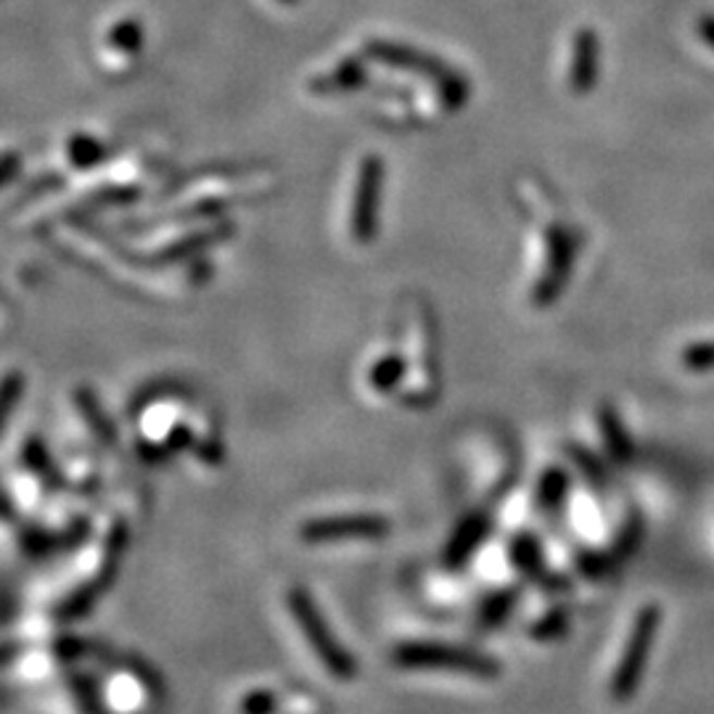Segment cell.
<instances>
[{
    "label": "cell",
    "instance_id": "3957f363",
    "mask_svg": "<svg viewBox=\"0 0 714 714\" xmlns=\"http://www.w3.org/2000/svg\"><path fill=\"white\" fill-rule=\"evenodd\" d=\"M286 603L292 617L297 619L301 636L307 638L310 649L316 651V656L320 658V664H323L331 675L338 677V680H349V677H355L357 664L353 654H349V651L334 638V632H331V627L325 625L323 614H320L316 601L310 599V593H307L305 588H292L288 590Z\"/></svg>",
    "mask_w": 714,
    "mask_h": 714
},
{
    "label": "cell",
    "instance_id": "277c9868",
    "mask_svg": "<svg viewBox=\"0 0 714 714\" xmlns=\"http://www.w3.org/2000/svg\"><path fill=\"white\" fill-rule=\"evenodd\" d=\"M368 53H371L373 59L384 61V64L403 66V70L418 72V75H427L429 79H434V83H440L442 96H445L447 101L453 103V107L464 103L466 94H469V90H466V85H464V79L455 77L453 72L447 70V66H442L434 57L418 53L408 46H392V42L373 40V42H368Z\"/></svg>",
    "mask_w": 714,
    "mask_h": 714
},
{
    "label": "cell",
    "instance_id": "5b68a950",
    "mask_svg": "<svg viewBox=\"0 0 714 714\" xmlns=\"http://www.w3.org/2000/svg\"><path fill=\"white\" fill-rule=\"evenodd\" d=\"M390 532V521L381 516H329L301 525L299 534L305 543H344V540H381Z\"/></svg>",
    "mask_w": 714,
    "mask_h": 714
},
{
    "label": "cell",
    "instance_id": "2e32d148",
    "mask_svg": "<svg viewBox=\"0 0 714 714\" xmlns=\"http://www.w3.org/2000/svg\"><path fill=\"white\" fill-rule=\"evenodd\" d=\"M403 362L397 360V357H384V360L377 362V368H373L371 373V381L377 390H392V386L397 384L399 377H403Z\"/></svg>",
    "mask_w": 714,
    "mask_h": 714
},
{
    "label": "cell",
    "instance_id": "9c48e42d",
    "mask_svg": "<svg viewBox=\"0 0 714 714\" xmlns=\"http://www.w3.org/2000/svg\"><path fill=\"white\" fill-rule=\"evenodd\" d=\"M488 532H490V521L484 519L482 514H473L469 519L460 521V527L453 532L451 543L445 545L442 564H445L447 569H460L464 564H469L473 553H477V547L482 545L484 538H488Z\"/></svg>",
    "mask_w": 714,
    "mask_h": 714
},
{
    "label": "cell",
    "instance_id": "ac0fdd59",
    "mask_svg": "<svg viewBox=\"0 0 714 714\" xmlns=\"http://www.w3.org/2000/svg\"><path fill=\"white\" fill-rule=\"evenodd\" d=\"M98 157H101V149H98L90 138H79L72 144V159H75L79 168H85V164H94Z\"/></svg>",
    "mask_w": 714,
    "mask_h": 714
},
{
    "label": "cell",
    "instance_id": "9a60e30c",
    "mask_svg": "<svg viewBox=\"0 0 714 714\" xmlns=\"http://www.w3.org/2000/svg\"><path fill=\"white\" fill-rule=\"evenodd\" d=\"M682 366L688 368V371H712L714 368V342H699V344H691V347L686 349V353L680 355Z\"/></svg>",
    "mask_w": 714,
    "mask_h": 714
},
{
    "label": "cell",
    "instance_id": "d6986e66",
    "mask_svg": "<svg viewBox=\"0 0 714 714\" xmlns=\"http://www.w3.org/2000/svg\"><path fill=\"white\" fill-rule=\"evenodd\" d=\"M695 29H699L701 40H704L706 46H710L714 51V16H701L699 27H695Z\"/></svg>",
    "mask_w": 714,
    "mask_h": 714
},
{
    "label": "cell",
    "instance_id": "30bf717a",
    "mask_svg": "<svg viewBox=\"0 0 714 714\" xmlns=\"http://www.w3.org/2000/svg\"><path fill=\"white\" fill-rule=\"evenodd\" d=\"M510 562L519 571L532 577V580H543V551H540V543L532 538V534H521L510 543Z\"/></svg>",
    "mask_w": 714,
    "mask_h": 714
},
{
    "label": "cell",
    "instance_id": "7a4b0ae2",
    "mask_svg": "<svg viewBox=\"0 0 714 714\" xmlns=\"http://www.w3.org/2000/svg\"><path fill=\"white\" fill-rule=\"evenodd\" d=\"M658 627H662V608L654 606V603L640 608L636 621H632L630 636H627L625 649H621L617 669L612 675V686H608V693L619 704H625V701H630L638 693L645 667H649V654L654 649Z\"/></svg>",
    "mask_w": 714,
    "mask_h": 714
},
{
    "label": "cell",
    "instance_id": "8fae6325",
    "mask_svg": "<svg viewBox=\"0 0 714 714\" xmlns=\"http://www.w3.org/2000/svg\"><path fill=\"white\" fill-rule=\"evenodd\" d=\"M516 603H519V590L514 588L490 595V599L484 601V606L479 608V625H482L484 630H495V627H501L503 621L510 617Z\"/></svg>",
    "mask_w": 714,
    "mask_h": 714
},
{
    "label": "cell",
    "instance_id": "e0dca14e",
    "mask_svg": "<svg viewBox=\"0 0 714 714\" xmlns=\"http://www.w3.org/2000/svg\"><path fill=\"white\" fill-rule=\"evenodd\" d=\"M275 712V695L264 688L249 691L242 699V714H273Z\"/></svg>",
    "mask_w": 714,
    "mask_h": 714
},
{
    "label": "cell",
    "instance_id": "5bb4252c",
    "mask_svg": "<svg viewBox=\"0 0 714 714\" xmlns=\"http://www.w3.org/2000/svg\"><path fill=\"white\" fill-rule=\"evenodd\" d=\"M569 630V619H566V612L564 608H553V612H547L540 617L538 621L532 625V638L538 640H553V638H562L564 632Z\"/></svg>",
    "mask_w": 714,
    "mask_h": 714
},
{
    "label": "cell",
    "instance_id": "7c38bea8",
    "mask_svg": "<svg viewBox=\"0 0 714 714\" xmlns=\"http://www.w3.org/2000/svg\"><path fill=\"white\" fill-rule=\"evenodd\" d=\"M601 429H603V440H606L608 453L612 458L617 460H627L630 458V436H627L625 427H621L619 416L614 410L603 408L601 410Z\"/></svg>",
    "mask_w": 714,
    "mask_h": 714
},
{
    "label": "cell",
    "instance_id": "8992f818",
    "mask_svg": "<svg viewBox=\"0 0 714 714\" xmlns=\"http://www.w3.org/2000/svg\"><path fill=\"white\" fill-rule=\"evenodd\" d=\"M547 244H551V251H547V264L540 275L538 288H534V299L538 305H551L553 299L562 294L566 279H569L571 268H575V257H577V236L571 231H566L564 225H553L547 227Z\"/></svg>",
    "mask_w": 714,
    "mask_h": 714
},
{
    "label": "cell",
    "instance_id": "ba28073f",
    "mask_svg": "<svg viewBox=\"0 0 714 714\" xmlns=\"http://www.w3.org/2000/svg\"><path fill=\"white\" fill-rule=\"evenodd\" d=\"M601 72V40L593 29H580L575 35V48H571L569 64V88L577 96L590 94L599 83Z\"/></svg>",
    "mask_w": 714,
    "mask_h": 714
},
{
    "label": "cell",
    "instance_id": "6da1fadb",
    "mask_svg": "<svg viewBox=\"0 0 714 714\" xmlns=\"http://www.w3.org/2000/svg\"><path fill=\"white\" fill-rule=\"evenodd\" d=\"M397 667L405 669H434V673H460L473 677H495L501 675V664L482 651L460 649V645L445 643H403L397 645L395 654Z\"/></svg>",
    "mask_w": 714,
    "mask_h": 714
},
{
    "label": "cell",
    "instance_id": "4fadbf2b",
    "mask_svg": "<svg viewBox=\"0 0 714 714\" xmlns=\"http://www.w3.org/2000/svg\"><path fill=\"white\" fill-rule=\"evenodd\" d=\"M566 490H569V477H566L562 469H551L543 477V482H540V506L543 508L562 506Z\"/></svg>",
    "mask_w": 714,
    "mask_h": 714
},
{
    "label": "cell",
    "instance_id": "52a82bcc",
    "mask_svg": "<svg viewBox=\"0 0 714 714\" xmlns=\"http://www.w3.org/2000/svg\"><path fill=\"white\" fill-rule=\"evenodd\" d=\"M384 183V164L377 157H366L360 164V177L355 186L353 201V236L355 242L366 244L371 242L373 231H377V207H379V190Z\"/></svg>",
    "mask_w": 714,
    "mask_h": 714
}]
</instances>
